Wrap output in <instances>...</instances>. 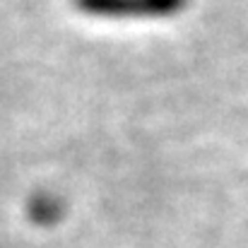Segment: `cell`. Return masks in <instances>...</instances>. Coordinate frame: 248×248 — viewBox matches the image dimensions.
<instances>
[{"instance_id": "1", "label": "cell", "mask_w": 248, "mask_h": 248, "mask_svg": "<svg viewBox=\"0 0 248 248\" xmlns=\"http://www.w3.org/2000/svg\"><path fill=\"white\" fill-rule=\"evenodd\" d=\"M78 10L96 17H164L178 12L186 0H73Z\"/></svg>"}]
</instances>
